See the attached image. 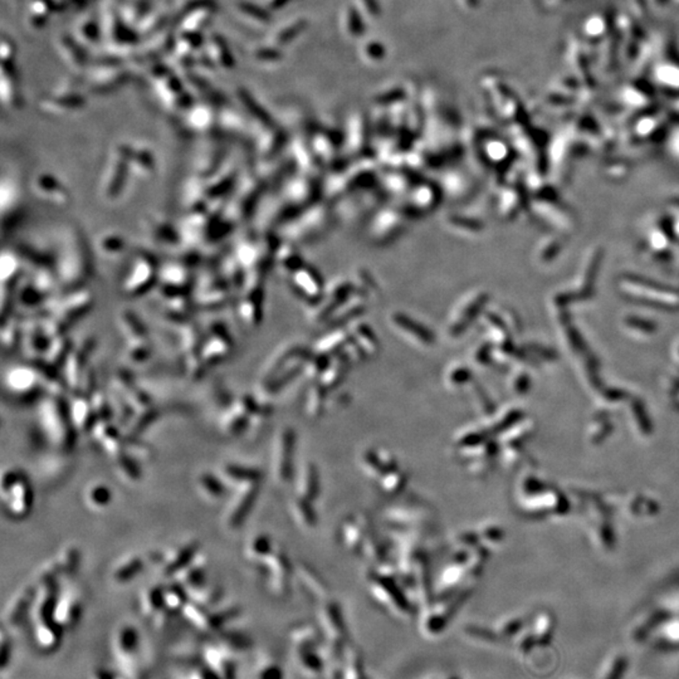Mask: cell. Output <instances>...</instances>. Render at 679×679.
I'll use <instances>...</instances> for the list:
<instances>
[{
  "label": "cell",
  "mask_w": 679,
  "mask_h": 679,
  "mask_svg": "<svg viewBox=\"0 0 679 679\" xmlns=\"http://www.w3.org/2000/svg\"><path fill=\"white\" fill-rule=\"evenodd\" d=\"M292 512L296 522H298L302 527L312 528L316 525L315 512L307 506L303 498H297L292 503Z\"/></svg>",
  "instance_id": "4dcf8cb0"
},
{
  "label": "cell",
  "mask_w": 679,
  "mask_h": 679,
  "mask_svg": "<svg viewBox=\"0 0 679 679\" xmlns=\"http://www.w3.org/2000/svg\"><path fill=\"white\" fill-rule=\"evenodd\" d=\"M251 422L252 418L247 413L242 410L238 405L232 403L220 418V432L226 437L237 438L247 432L251 428Z\"/></svg>",
  "instance_id": "ac0fdd59"
},
{
  "label": "cell",
  "mask_w": 679,
  "mask_h": 679,
  "mask_svg": "<svg viewBox=\"0 0 679 679\" xmlns=\"http://www.w3.org/2000/svg\"><path fill=\"white\" fill-rule=\"evenodd\" d=\"M92 437L112 460L126 452V434L121 432V426H117L114 422L98 423L92 432Z\"/></svg>",
  "instance_id": "5bb4252c"
},
{
  "label": "cell",
  "mask_w": 679,
  "mask_h": 679,
  "mask_svg": "<svg viewBox=\"0 0 679 679\" xmlns=\"http://www.w3.org/2000/svg\"><path fill=\"white\" fill-rule=\"evenodd\" d=\"M60 589V579L41 570L35 583V597L30 609L29 625L35 646L42 654H53L62 645L64 631L55 619Z\"/></svg>",
  "instance_id": "6da1fadb"
},
{
  "label": "cell",
  "mask_w": 679,
  "mask_h": 679,
  "mask_svg": "<svg viewBox=\"0 0 679 679\" xmlns=\"http://www.w3.org/2000/svg\"><path fill=\"white\" fill-rule=\"evenodd\" d=\"M221 480H224L228 488L240 487L243 485L261 482L262 474L254 467L239 464V463H226L220 467L219 471Z\"/></svg>",
  "instance_id": "2e32d148"
},
{
  "label": "cell",
  "mask_w": 679,
  "mask_h": 679,
  "mask_svg": "<svg viewBox=\"0 0 679 679\" xmlns=\"http://www.w3.org/2000/svg\"><path fill=\"white\" fill-rule=\"evenodd\" d=\"M257 679H281L280 668L271 659H260L255 667Z\"/></svg>",
  "instance_id": "836d02e7"
},
{
  "label": "cell",
  "mask_w": 679,
  "mask_h": 679,
  "mask_svg": "<svg viewBox=\"0 0 679 679\" xmlns=\"http://www.w3.org/2000/svg\"><path fill=\"white\" fill-rule=\"evenodd\" d=\"M185 679H219L208 667L200 662L190 667L186 672Z\"/></svg>",
  "instance_id": "e575fe53"
},
{
  "label": "cell",
  "mask_w": 679,
  "mask_h": 679,
  "mask_svg": "<svg viewBox=\"0 0 679 679\" xmlns=\"http://www.w3.org/2000/svg\"><path fill=\"white\" fill-rule=\"evenodd\" d=\"M145 560L140 555L132 554L118 560L111 571V579L115 583L125 585L134 581L145 569Z\"/></svg>",
  "instance_id": "ffe728a7"
},
{
  "label": "cell",
  "mask_w": 679,
  "mask_h": 679,
  "mask_svg": "<svg viewBox=\"0 0 679 679\" xmlns=\"http://www.w3.org/2000/svg\"><path fill=\"white\" fill-rule=\"evenodd\" d=\"M81 551L75 545H67L64 546L58 555L48 563L49 566L60 577H71L75 575L77 570L81 563Z\"/></svg>",
  "instance_id": "7402d4cb"
},
{
  "label": "cell",
  "mask_w": 679,
  "mask_h": 679,
  "mask_svg": "<svg viewBox=\"0 0 679 679\" xmlns=\"http://www.w3.org/2000/svg\"><path fill=\"white\" fill-rule=\"evenodd\" d=\"M126 453L130 454L134 460H138L140 464L149 463L156 455L154 446L141 440V437H131L127 434H126Z\"/></svg>",
  "instance_id": "f1b7e54d"
},
{
  "label": "cell",
  "mask_w": 679,
  "mask_h": 679,
  "mask_svg": "<svg viewBox=\"0 0 679 679\" xmlns=\"http://www.w3.org/2000/svg\"><path fill=\"white\" fill-rule=\"evenodd\" d=\"M6 385L9 391L15 395H30L38 390V386L42 383L35 369L17 368L9 371Z\"/></svg>",
  "instance_id": "e0dca14e"
},
{
  "label": "cell",
  "mask_w": 679,
  "mask_h": 679,
  "mask_svg": "<svg viewBox=\"0 0 679 679\" xmlns=\"http://www.w3.org/2000/svg\"><path fill=\"white\" fill-rule=\"evenodd\" d=\"M83 609L84 603L80 591L71 586L60 589L55 603V619L64 633L73 631L80 624Z\"/></svg>",
  "instance_id": "9c48e42d"
},
{
  "label": "cell",
  "mask_w": 679,
  "mask_h": 679,
  "mask_svg": "<svg viewBox=\"0 0 679 679\" xmlns=\"http://www.w3.org/2000/svg\"><path fill=\"white\" fill-rule=\"evenodd\" d=\"M199 552L200 542L195 538H189L172 546L164 554H158L155 563L158 565L163 577H174Z\"/></svg>",
  "instance_id": "30bf717a"
},
{
  "label": "cell",
  "mask_w": 679,
  "mask_h": 679,
  "mask_svg": "<svg viewBox=\"0 0 679 679\" xmlns=\"http://www.w3.org/2000/svg\"><path fill=\"white\" fill-rule=\"evenodd\" d=\"M35 597V583L24 586L14 594L3 611V619H1L3 629H6L9 634L13 635L15 633L21 631L26 625L29 624L30 609Z\"/></svg>",
  "instance_id": "5b68a950"
},
{
  "label": "cell",
  "mask_w": 679,
  "mask_h": 679,
  "mask_svg": "<svg viewBox=\"0 0 679 679\" xmlns=\"http://www.w3.org/2000/svg\"><path fill=\"white\" fill-rule=\"evenodd\" d=\"M72 422L78 434H92L98 424L96 412L93 409L92 399L73 391L69 401Z\"/></svg>",
  "instance_id": "4fadbf2b"
},
{
  "label": "cell",
  "mask_w": 679,
  "mask_h": 679,
  "mask_svg": "<svg viewBox=\"0 0 679 679\" xmlns=\"http://www.w3.org/2000/svg\"><path fill=\"white\" fill-rule=\"evenodd\" d=\"M111 651L120 673L127 679H145L140 635L135 625L123 623L111 635Z\"/></svg>",
  "instance_id": "277c9868"
},
{
  "label": "cell",
  "mask_w": 679,
  "mask_h": 679,
  "mask_svg": "<svg viewBox=\"0 0 679 679\" xmlns=\"http://www.w3.org/2000/svg\"><path fill=\"white\" fill-rule=\"evenodd\" d=\"M38 419L42 432L57 451L67 453L75 448L78 433L72 422L69 403L64 397L49 394L42 399L38 405Z\"/></svg>",
  "instance_id": "7a4b0ae2"
},
{
  "label": "cell",
  "mask_w": 679,
  "mask_h": 679,
  "mask_svg": "<svg viewBox=\"0 0 679 679\" xmlns=\"http://www.w3.org/2000/svg\"><path fill=\"white\" fill-rule=\"evenodd\" d=\"M195 486L200 496L209 502H219L228 492V486L219 474L208 471H203L197 476Z\"/></svg>",
  "instance_id": "44dd1931"
},
{
  "label": "cell",
  "mask_w": 679,
  "mask_h": 679,
  "mask_svg": "<svg viewBox=\"0 0 679 679\" xmlns=\"http://www.w3.org/2000/svg\"><path fill=\"white\" fill-rule=\"evenodd\" d=\"M138 608L141 615L158 631H164L174 617L165 606L164 585L152 583L144 588L138 595Z\"/></svg>",
  "instance_id": "52a82bcc"
},
{
  "label": "cell",
  "mask_w": 679,
  "mask_h": 679,
  "mask_svg": "<svg viewBox=\"0 0 679 679\" xmlns=\"http://www.w3.org/2000/svg\"><path fill=\"white\" fill-rule=\"evenodd\" d=\"M260 483L261 482L248 483L234 489L233 496L226 506L223 517V522L228 529H237L247 520L258 498Z\"/></svg>",
  "instance_id": "8992f818"
},
{
  "label": "cell",
  "mask_w": 679,
  "mask_h": 679,
  "mask_svg": "<svg viewBox=\"0 0 679 679\" xmlns=\"http://www.w3.org/2000/svg\"><path fill=\"white\" fill-rule=\"evenodd\" d=\"M295 453V433L289 428L282 429L275 440L272 472L275 480L281 483L289 482L292 474Z\"/></svg>",
  "instance_id": "8fae6325"
},
{
  "label": "cell",
  "mask_w": 679,
  "mask_h": 679,
  "mask_svg": "<svg viewBox=\"0 0 679 679\" xmlns=\"http://www.w3.org/2000/svg\"><path fill=\"white\" fill-rule=\"evenodd\" d=\"M115 673L111 672L110 669L107 668H96L93 672L89 674V679H114L115 678Z\"/></svg>",
  "instance_id": "8d00e7d4"
},
{
  "label": "cell",
  "mask_w": 679,
  "mask_h": 679,
  "mask_svg": "<svg viewBox=\"0 0 679 679\" xmlns=\"http://www.w3.org/2000/svg\"><path fill=\"white\" fill-rule=\"evenodd\" d=\"M188 594L192 601L204 605L206 608H214L215 605L221 603L223 599V589L219 585L208 581L188 590Z\"/></svg>",
  "instance_id": "d4e9b609"
},
{
  "label": "cell",
  "mask_w": 679,
  "mask_h": 679,
  "mask_svg": "<svg viewBox=\"0 0 679 679\" xmlns=\"http://www.w3.org/2000/svg\"><path fill=\"white\" fill-rule=\"evenodd\" d=\"M91 399H92L93 409L96 412L98 423L112 422L116 415H115V409H114L111 399L100 391H96Z\"/></svg>",
  "instance_id": "f546056e"
},
{
  "label": "cell",
  "mask_w": 679,
  "mask_h": 679,
  "mask_svg": "<svg viewBox=\"0 0 679 679\" xmlns=\"http://www.w3.org/2000/svg\"><path fill=\"white\" fill-rule=\"evenodd\" d=\"M3 508L8 517L19 521L27 518L35 503V492L27 474L21 469L9 467L0 478Z\"/></svg>",
  "instance_id": "3957f363"
},
{
  "label": "cell",
  "mask_w": 679,
  "mask_h": 679,
  "mask_svg": "<svg viewBox=\"0 0 679 679\" xmlns=\"http://www.w3.org/2000/svg\"><path fill=\"white\" fill-rule=\"evenodd\" d=\"M181 615L192 629L199 631L201 634H209V635L217 634L212 608H206L204 605L194 603L189 599V601L183 609Z\"/></svg>",
  "instance_id": "9a60e30c"
},
{
  "label": "cell",
  "mask_w": 679,
  "mask_h": 679,
  "mask_svg": "<svg viewBox=\"0 0 679 679\" xmlns=\"http://www.w3.org/2000/svg\"><path fill=\"white\" fill-rule=\"evenodd\" d=\"M262 565L267 568L268 586L271 591L280 597L284 595L289 590V574H291V566L287 556L275 549L264 559Z\"/></svg>",
  "instance_id": "7c38bea8"
},
{
  "label": "cell",
  "mask_w": 679,
  "mask_h": 679,
  "mask_svg": "<svg viewBox=\"0 0 679 679\" xmlns=\"http://www.w3.org/2000/svg\"><path fill=\"white\" fill-rule=\"evenodd\" d=\"M112 489L103 482L91 483L84 491V502L92 511H103L112 503Z\"/></svg>",
  "instance_id": "cb8c5ba5"
},
{
  "label": "cell",
  "mask_w": 679,
  "mask_h": 679,
  "mask_svg": "<svg viewBox=\"0 0 679 679\" xmlns=\"http://www.w3.org/2000/svg\"><path fill=\"white\" fill-rule=\"evenodd\" d=\"M116 472L121 480L126 483H138L143 478L141 464L138 460H134L130 454L125 452L114 460Z\"/></svg>",
  "instance_id": "83f0119b"
},
{
  "label": "cell",
  "mask_w": 679,
  "mask_h": 679,
  "mask_svg": "<svg viewBox=\"0 0 679 679\" xmlns=\"http://www.w3.org/2000/svg\"><path fill=\"white\" fill-rule=\"evenodd\" d=\"M316 472L312 471L311 467H306L303 471H302L301 477H300V480H298V489L301 492V496H303L305 498H315L317 496V478H316Z\"/></svg>",
  "instance_id": "1f68e13d"
},
{
  "label": "cell",
  "mask_w": 679,
  "mask_h": 679,
  "mask_svg": "<svg viewBox=\"0 0 679 679\" xmlns=\"http://www.w3.org/2000/svg\"><path fill=\"white\" fill-rule=\"evenodd\" d=\"M114 679H127V678H126L125 676H123L121 673H118V674H116V676H115V678Z\"/></svg>",
  "instance_id": "74e56055"
},
{
  "label": "cell",
  "mask_w": 679,
  "mask_h": 679,
  "mask_svg": "<svg viewBox=\"0 0 679 679\" xmlns=\"http://www.w3.org/2000/svg\"><path fill=\"white\" fill-rule=\"evenodd\" d=\"M628 667V660L626 658H617V662H615V666L613 668L611 671L610 676L608 679H622L623 677V673H625V669Z\"/></svg>",
  "instance_id": "d590c367"
},
{
  "label": "cell",
  "mask_w": 679,
  "mask_h": 679,
  "mask_svg": "<svg viewBox=\"0 0 679 679\" xmlns=\"http://www.w3.org/2000/svg\"><path fill=\"white\" fill-rule=\"evenodd\" d=\"M201 662L219 679H237L238 654L218 640L203 646Z\"/></svg>",
  "instance_id": "ba28073f"
},
{
  "label": "cell",
  "mask_w": 679,
  "mask_h": 679,
  "mask_svg": "<svg viewBox=\"0 0 679 679\" xmlns=\"http://www.w3.org/2000/svg\"><path fill=\"white\" fill-rule=\"evenodd\" d=\"M164 601L166 609L172 615H181L183 609L189 601V594L184 586L172 580V583L164 585Z\"/></svg>",
  "instance_id": "484cf974"
},
{
  "label": "cell",
  "mask_w": 679,
  "mask_h": 679,
  "mask_svg": "<svg viewBox=\"0 0 679 679\" xmlns=\"http://www.w3.org/2000/svg\"><path fill=\"white\" fill-rule=\"evenodd\" d=\"M206 571H208V561L206 556L201 555L199 552L192 559V561L188 563L185 568H183L175 577H172V580L184 586L186 590H190L192 588H197L208 581Z\"/></svg>",
  "instance_id": "d6986e66"
},
{
  "label": "cell",
  "mask_w": 679,
  "mask_h": 679,
  "mask_svg": "<svg viewBox=\"0 0 679 679\" xmlns=\"http://www.w3.org/2000/svg\"><path fill=\"white\" fill-rule=\"evenodd\" d=\"M275 550L271 538L264 534L253 536L247 542L244 556L249 563H261Z\"/></svg>",
  "instance_id": "4316f807"
},
{
  "label": "cell",
  "mask_w": 679,
  "mask_h": 679,
  "mask_svg": "<svg viewBox=\"0 0 679 679\" xmlns=\"http://www.w3.org/2000/svg\"><path fill=\"white\" fill-rule=\"evenodd\" d=\"M160 415L161 413L155 405L135 413L134 418L131 419L130 423L126 426V434L131 437H143V434L147 432L151 426L158 422Z\"/></svg>",
  "instance_id": "603a6c76"
},
{
  "label": "cell",
  "mask_w": 679,
  "mask_h": 679,
  "mask_svg": "<svg viewBox=\"0 0 679 679\" xmlns=\"http://www.w3.org/2000/svg\"><path fill=\"white\" fill-rule=\"evenodd\" d=\"M13 658V642H12V634H9L6 629H1V639H0V664L1 671L6 672L8 666L10 664Z\"/></svg>",
  "instance_id": "d6a6232c"
}]
</instances>
